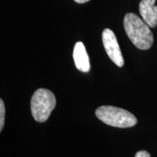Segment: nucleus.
Segmentation results:
<instances>
[{
  "label": "nucleus",
  "mask_w": 157,
  "mask_h": 157,
  "mask_svg": "<svg viewBox=\"0 0 157 157\" xmlns=\"http://www.w3.org/2000/svg\"><path fill=\"white\" fill-rule=\"evenodd\" d=\"M124 27L129 39L137 48L146 50L151 48L154 35L149 25L137 15L132 13L126 14Z\"/></svg>",
  "instance_id": "obj_1"
},
{
  "label": "nucleus",
  "mask_w": 157,
  "mask_h": 157,
  "mask_svg": "<svg viewBox=\"0 0 157 157\" xmlns=\"http://www.w3.org/2000/svg\"><path fill=\"white\" fill-rule=\"evenodd\" d=\"M95 115L103 123L119 128L132 127L137 122V118L132 113L112 105L99 107L95 111Z\"/></svg>",
  "instance_id": "obj_2"
},
{
  "label": "nucleus",
  "mask_w": 157,
  "mask_h": 157,
  "mask_svg": "<svg viewBox=\"0 0 157 157\" xmlns=\"http://www.w3.org/2000/svg\"><path fill=\"white\" fill-rule=\"evenodd\" d=\"M56 105L55 95L48 89L40 88L31 98V110L34 119L38 122L46 121Z\"/></svg>",
  "instance_id": "obj_3"
},
{
  "label": "nucleus",
  "mask_w": 157,
  "mask_h": 157,
  "mask_svg": "<svg viewBox=\"0 0 157 157\" xmlns=\"http://www.w3.org/2000/svg\"><path fill=\"white\" fill-rule=\"evenodd\" d=\"M102 39L104 48L110 59L117 66L122 67L124 61L114 33L109 29H104L102 34Z\"/></svg>",
  "instance_id": "obj_4"
},
{
  "label": "nucleus",
  "mask_w": 157,
  "mask_h": 157,
  "mask_svg": "<svg viewBox=\"0 0 157 157\" xmlns=\"http://www.w3.org/2000/svg\"><path fill=\"white\" fill-rule=\"evenodd\" d=\"M156 0H141L139 4V12L143 21L150 28H155L157 25V6L155 5Z\"/></svg>",
  "instance_id": "obj_5"
},
{
  "label": "nucleus",
  "mask_w": 157,
  "mask_h": 157,
  "mask_svg": "<svg viewBox=\"0 0 157 157\" xmlns=\"http://www.w3.org/2000/svg\"><path fill=\"white\" fill-rule=\"evenodd\" d=\"M73 58L76 68L82 72H88L90 70V58L84 44L81 42L76 43L74 46Z\"/></svg>",
  "instance_id": "obj_6"
},
{
  "label": "nucleus",
  "mask_w": 157,
  "mask_h": 157,
  "mask_svg": "<svg viewBox=\"0 0 157 157\" xmlns=\"http://www.w3.org/2000/svg\"><path fill=\"white\" fill-rule=\"evenodd\" d=\"M5 106L2 99L0 100V131H2L5 124Z\"/></svg>",
  "instance_id": "obj_7"
},
{
  "label": "nucleus",
  "mask_w": 157,
  "mask_h": 157,
  "mask_svg": "<svg viewBox=\"0 0 157 157\" xmlns=\"http://www.w3.org/2000/svg\"><path fill=\"white\" fill-rule=\"evenodd\" d=\"M135 157H151V155L146 151H140L137 152Z\"/></svg>",
  "instance_id": "obj_8"
},
{
  "label": "nucleus",
  "mask_w": 157,
  "mask_h": 157,
  "mask_svg": "<svg viewBox=\"0 0 157 157\" xmlns=\"http://www.w3.org/2000/svg\"><path fill=\"white\" fill-rule=\"evenodd\" d=\"M74 1H75L76 2H77V3L83 4V3L87 2H88V1H90V0H74Z\"/></svg>",
  "instance_id": "obj_9"
}]
</instances>
